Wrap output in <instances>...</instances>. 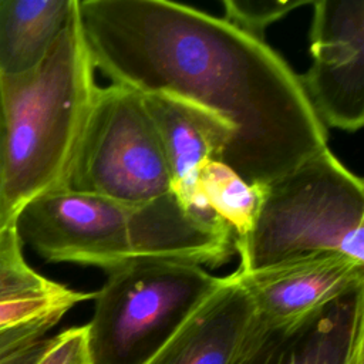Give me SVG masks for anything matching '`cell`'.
<instances>
[{
	"label": "cell",
	"instance_id": "1",
	"mask_svg": "<svg viewBox=\"0 0 364 364\" xmlns=\"http://www.w3.org/2000/svg\"><path fill=\"white\" fill-rule=\"evenodd\" d=\"M85 48L112 84L161 95L218 119L222 162L270 183L327 148V129L299 74L264 40L168 0H77Z\"/></svg>",
	"mask_w": 364,
	"mask_h": 364
},
{
	"label": "cell",
	"instance_id": "2",
	"mask_svg": "<svg viewBox=\"0 0 364 364\" xmlns=\"http://www.w3.org/2000/svg\"><path fill=\"white\" fill-rule=\"evenodd\" d=\"M21 243L53 263L114 272L148 260L219 267L235 252L219 219L186 209L173 192L142 205L60 189L30 200L16 219Z\"/></svg>",
	"mask_w": 364,
	"mask_h": 364
},
{
	"label": "cell",
	"instance_id": "3",
	"mask_svg": "<svg viewBox=\"0 0 364 364\" xmlns=\"http://www.w3.org/2000/svg\"><path fill=\"white\" fill-rule=\"evenodd\" d=\"M82 38L77 0L44 60L0 77L6 124L1 226L34 198L65 189L98 85Z\"/></svg>",
	"mask_w": 364,
	"mask_h": 364
},
{
	"label": "cell",
	"instance_id": "4",
	"mask_svg": "<svg viewBox=\"0 0 364 364\" xmlns=\"http://www.w3.org/2000/svg\"><path fill=\"white\" fill-rule=\"evenodd\" d=\"M237 270L321 255L364 263V183L324 148L266 183L250 232L235 245Z\"/></svg>",
	"mask_w": 364,
	"mask_h": 364
},
{
	"label": "cell",
	"instance_id": "5",
	"mask_svg": "<svg viewBox=\"0 0 364 364\" xmlns=\"http://www.w3.org/2000/svg\"><path fill=\"white\" fill-rule=\"evenodd\" d=\"M222 282L199 264L173 260L109 272L85 324L90 364H145Z\"/></svg>",
	"mask_w": 364,
	"mask_h": 364
},
{
	"label": "cell",
	"instance_id": "6",
	"mask_svg": "<svg viewBox=\"0 0 364 364\" xmlns=\"http://www.w3.org/2000/svg\"><path fill=\"white\" fill-rule=\"evenodd\" d=\"M65 189L142 205L172 192L165 154L142 94L98 87Z\"/></svg>",
	"mask_w": 364,
	"mask_h": 364
},
{
	"label": "cell",
	"instance_id": "7",
	"mask_svg": "<svg viewBox=\"0 0 364 364\" xmlns=\"http://www.w3.org/2000/svg\"><path fill=\"white\" fill-rule=\"evenodd\" d=\"M310 68L299 75L324 127L364 125V0L311 1Z\"/></svg>",
	"mask_w": 364,
	"mask_h": 364
},
{
	"label": "cell",
	"instance_id": "8",
	"mask_svg": "<svg viewBox=\"0 0 364 364\" xmlns=\"http://www.w3.org/2000/svg\"><path fill=\"white\" fill-rule=\"evenodd\" d=\"M236 364H364V284L289 324L259 321Z\"/></svg>",
	"mask_w": 364,
	"mask_h": 364
},
{
	"label": "cell",
	"instance_id": "9",
	"mask_svg": "<svg viewBox=\"0 0 364 364\" xmlns=\"http://www.w3.org/2000/svg\"><path fill=\"white\" fill-rule=\"evenodd\" d=\"M235 274L257 320L277 327L364 284V263L341 255H321L255 272L236 270Z\"/></svg>",
	"mask_w": 364,
	"mask_h": 364
},
{
	"label": "cell",
	"instance_id": "10",
	"mask_svg": "<svg viewBox=\"0 0 364 364\" xmlns=\"http://www.w3.org/2000/svg\"><path fill=\"white\" fill-rule=\"evenodd\" d=\"M259 320L235 272L145 364H236Z\"/></svg>",
	"mask_w": 364,
	"mask_h": 364
},
{
	"label": "cell",
	"instance_id": "11",
	"mask_svg": "<svg viewBox=\"0 0 364 364\" xmlns=\"http://www.w3.org/2000/svg\"><path fill=\"white\" fill-rule=\"evenodd\" d=\"M142 97L165 154L172 192L193 213L219 219L206 206L198 176L208 162L222 161L230 141L229 131L218 119L182 102L161 95Z\"/></svg>",
	"mask_w": 364,
	"mask_h": 364
},
{
	"label": "cell",
	"instance_id": "12",
	"mask_svg": "<svg viewBox=\"0 0 364 364\" xmlns=\"http://www.w3.org/2000/svg\"><path fill=\"white\" fill-rule=\"evenodd\" d=\"M75 0H0V77L38 65L65 27Z\"/></svg>",
	"mask_w": 364,
	"mask_h": 364
},
{
	"label": "cell",
	"instance_id": "13",
	"mask_svg": "<svg viewBox=\"0 0 364 364\" xmlns=\"http://www.w3.org/2000/svg\"><path fill=\"white\" fill-rule=\"evenodd\" d=\"M206 206L232 230L235 245L250 232L264 193L263 183H249L222 161H210L198 176Z\"/></svg>",
	"mask_w": 364,
	"mask_h": 364
},
{
	"label": "cell",
	"instance_id": "14",
	"mask_svg": "<svg viewBox=\"0 0 364 364\" xmlns=\"http://www.w3.org/2000/svg\"><path fill=\"white\" fill-rule=\"evenodd\" d=\"M65 286L53 282L28 266L16 223L0 230V303L46 297Z\"/></svg>",
	"mask_w": 364,
	"mask_h": 364
},
{
	"label": "cell",
	"instance_id": "15",
	"mask_svg": "<svg viewBox=\"0 0 364 364\" xmlns=\"http://www.w3.org/2000/svg\"><path fill=\"white\" fill-rule=\"evenodd\" d=\"M311 4L306 0H223V20L233 27L263 40L269 26L279 21L294 9Z\"/></svg>",
	"mask_w": 364,
	"mask_h": 364
},
{
	"label": "cell",
	"instance_id": "16",
	"mask_svg": "<svg viewBox=\"0 0 364 364\" xmlns=\"http://www.w3.org/2000/svg\"><path fill=\"white\" fill-rule=\"evenodd\" d=\"M95 293H84L65 287L63 291L46 297L0 303V327L30 321L50 314L64 316L75 304L94 299Z\"/></svg>",
	"mask_w": 364,
	"mask_h": 364
},
{
	"label": "cell",
	"instance_id": "17",
	"mask_svg": "<svg viewBox=\"0 0 364 364\" xmlns=\"http://www.w3.org/2000/svg\"><path fill=\"white\" fill-rule=\"evenodd\" d=\"M61 318V314H50L30 321L0 327V364L46 338V334Z\"/></svg>",
	"mask_w": 364,
	"mask_h": 364
},
{
	"label": "cell",
	"instance_id": "18",
	"mask_svg": "<svg viewBox=\"0 0 364 364\" xmlns=\"http://www.w3.org/2000/svg\"><path fill=\"white\" fill-rule=\"evenodd\" d=\"M34 364H90L85 326L71 327L48 337Z\"/></svg>",
	"mask_w": 364,
	"mask_h": 364
},
{
	"label": "cell",
	"instance_id": "19",
	"mask_svg": "<svg viewBox=\"0 0 364 364\" xmlns=\"http://www.w3.org/2000/svg\"><path fill=\"white\" fill-rule=\"evenodd\" d=\"M47 340H48V337L37 341L36 344L30 346L28 348L18 353L17 355H14L13 358H10L9 361H6L3 364H34V361L38 358V355L44 350V347L47 344Z\"/></svg>",
	"mask_w": 364,
	"mask_h": 364
},
{
	"label": "cell",
	"instance_id": "20",
	"mask_svg": "<svg viewBox=\"0 0 364 364\" xmlns=\"http://www.w3.org/2000/svg\"><path fill=\"white\" fill-rule=\"evenodd\" d=\"M4 142H6V124H4V112L1 102V91H0V230L1 226V175H3V162H4Z\"/></svg>",
	"mask_w": 364,
	"mask_h": 364
}]
</instances>
